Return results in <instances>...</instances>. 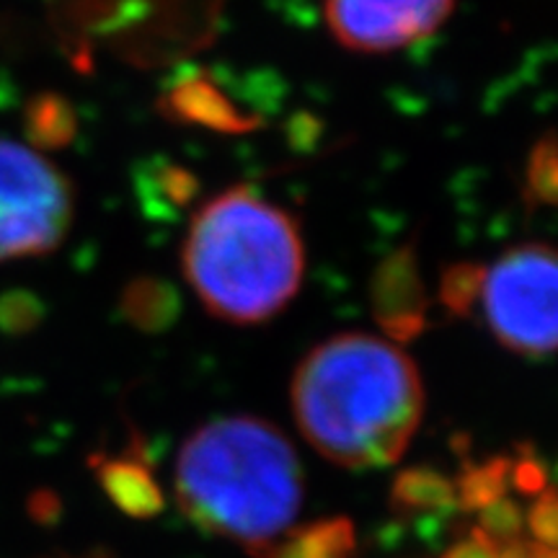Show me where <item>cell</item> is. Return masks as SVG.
<instances>
[{"label": "cell", "mask_w": 558, "mask_h": 558, "mask_svg": "<svg viewBox=\"0 0 558 558\" xmlns=\"http://www.w3.org/2000/svg\"><path fill=\"white\" fill-rule=\"evenodd\" d=\"M378 313L380 320L393 329L390 333H401V329L414 331L422 320V288L414 282L411 267H399L393 262V271H388L386 282L378 290Z\"/></svg>", "instance_id": "obj_9"}, {"label": "cell", "mask_w": 558, "mask_h": 558, "mask_svg": "<svg viewBox=\"0 0 558 558\" xmlns=\"http://www.w3.org/2000/svg\"><path fill=\"white\" fill-rule=\"evenodd\" d=\"M184 512L220 538L267 554L295 527L303 469L275 424L226 416L199 427L177 460Z\"/></svg>", "instance_id": "obj_2"}, {"label": "cell", "mask_w": 558, "mask_h": 558, "mask_svg": "<svg viewBox=\"0 0 558 558\" xmlns=\"http://www.w3.org/2000/svg\"><path fill=\"white\" fill-rule=\"evenodd\" d=\"M396 497L409 501L411 507L422 505H439L442 499L450 497V488L442 478L424 476V473H409V478H401Z\"/></svg>", "instance_id": "obj_11"}, {"label": "cell", "mask_w": 558, "mask_h": 558, "mask_svg": "<svg viewBox=\"0 0 558 558\" xmlns=\"http://www.w3.org/2000/svg\"><path fill=\"white\" fill-rule=\"evenodd\" d=\"M456 0H324L333 39L347 50L380 54L416 45L450 19Z\"/></svg>", "instance_id": "obj_6"}, {"label": "cell", "mask_w": 558, "mask_h": 558, "mask_svg": "<svg viewBox=\"0 0 558 558\" xmlns=\"http://www.w3.org/2000/svg\"><path fill=\"white\" fill-rule=\"evenodd\" d=\"M476 295L488 329L518 354L543 357L556 349L558 264L546 243H522L481 269Z\"/></svg>", "instance_id": "obj_4"}, {"label": "cell", "mask_w": 558, "mask_h": 558, "mask_svg": "<svg viewBox=\"0 0 558 558\" xmlns=\"http://www.w3.org/2000/svg\"><path fill=\"white\" fill-rule=\"evenodd\" d=\"M530 525H533V533L538 535L543 543H554V535H556V501H554V494L546 492L538 501V507L533 509V520H530Z\"/></svg>", "instance_id": "obj_12"}, {"label": "cell", "mask_w": 558, "mask_h": 558, "mask_svg": "<svg viewBox=\"0 0 558 558\" xmlns=\"http://www.w3.org/2000/svg\"><path fill=\"white\" fill-rule=\"evenodd\" d=\"M292 411L320 456L378 469L403 456L424 414L414 360L393 341L347 331L311 349L292 378Z\"/></svg>", "instance_id": "obj_1"}, {"label": "cell", "mask_w": 558, "mask_h": 558, "mask_svg": "<svg viewBox=\"0 0 558 558\" xmlns=\"http://www.w3.org/2000/svg\"><path fill=\"white\" fill-rule=\"evenodd\" d=\"M101 484L109 497L135 518H148L163 507L160 488L140 463H130V460L107 463L101 469Z\"/></svg>", "instance_id": "obj_8"}, {"label": "cell", "mask_w": 558, "mask_h": 558, "mask_svg": "<svg viewBox=\"0 0 558 558\" xmlns=\"http://www.w3.org/2000/svg\"><path fill=\"white\" fill-rule=\"evenodd\" d=\"M181 264L213 316L246 326L275 318L298 295L305 246L290 213L235 186L194 213Z\"/></svg>", "instance_id": "obj_3"}, {"label": "cell", "mask_w": 558, "mask_h": 558, "mask_svg": "<svg viewBox=\"0 0 558 558\" xmlns=\"http://www.w3.org/2000/svg\"><path fill=\"white\" fill-rule=\"evenodd\" d=\"M354 533L349 520H320L292 527L267 550L269 558H352Z\"/></svg>", "instance_id": "obj_7"}, {"label": "cell", "mask_w": 558, "mask_h": 558, "mask_svg": "<svg viewBox=\"0 0 558 558\" xmlns=\"http://www.w3.org/2000/svg\"><path fill=\"white\" fill-rule=\"evenodd\" d=\"M70 179L29 145L0 140V262L50 254L73 226Z\"/></svg>", "instance_id": "obj_5"}, {"label": "cell", "mask_w": 558, "mask_h": 558, "mask_svg": "<svg viewBox=\"0 0 558 558\" xmlns=\"http://www.w3.org/2000/svg\"><path fill=\"white\" fill-rule=\"evenodd\" d=\"M527 186H530V192L538 197V202L554 205V199H556V145H554V135H550V132L543 143H538V148L533 150V158H530Z\"/></svg>", "instance_id": "obj_10"}]
</instances>
